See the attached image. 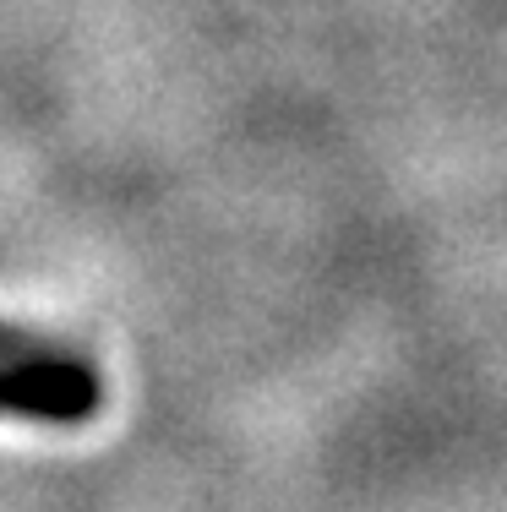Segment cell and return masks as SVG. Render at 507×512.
I'll use <instances>...</instances> for the list:
<instances>
[{
  "label": "cell",
  "instance_id": "obj_2",
  "mask_svg": "<svg viewBox=\"0 0 507 512\" xmlns=\"http://www.w3.org/2000/svg\"><path fill=\"white\" fill-rule=\"evenodd\" d=\"M82 349L60 344V338H44V333H28V327H6L0 322V365H33V360H71Z\"/></svg>",
  "mask_w": 507,
  "mask_h": 512
},
{
  "label": "cell",
  "instance_id": "obj_1",
  "mask_svg": "<svg viewBox=\"0 0 507 512\" xmlns=\"http://www.w3.org/2000/svg\"><path fill=\"white\" fill-rule=\"evenodd\" d=\"M104 404V387L82 355L0 365V414L33 425H88Z\"/></svg>",
  "mask_w": 507,
  "mask_h": 512
}]
</instances>
